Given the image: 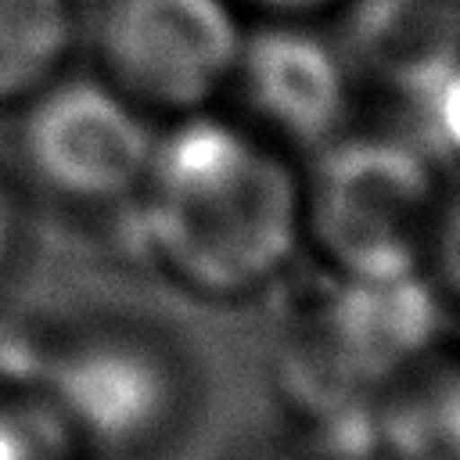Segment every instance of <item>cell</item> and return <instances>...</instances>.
I'll return each mask as SVG.
<instances>
[{
  "mask_svg": "<svg viewBox=\"0 0 460 460\" xmlns=\"http://www.w3.org/2000/svg\"><path fill=\"white\" fill-rule=\"evenodd\" d=\"M137 205L155 266L208 302L262 291L302 248V176L277 144L205 111L155 140Z\"/></svg>",
  "mask_w": 460,
  "mask_h": 460,
  "instance_id": "1",
  "label": "cell"
},
{
  "mask_svg": "<svg viewBox=\"0 0 460 460\" xmlns=\"http://www.w3.org/2000/svg\"><path fill=\"white\" fill-rule=\"evenodd\" d=\"M442 298L428 273L356 280L331 273L298 291L277 331V381L305 417H377L388 395L431 356Z\"/></svg>",
  "mask_w": 460,
  "mask_h": 460,
  "instance_id": "2",
  "label": "cell"
},
{
  "mask_svg": "<svg viewBox=\"0 0 460 460\" xmlns=\"http://www.w3.org/2000/svg\"><path fill=\"white\" fill-rule=\"evenodd\" d=\"M424 144L395 133H338L302 176V241L356 280L420 277L442 208Z\"/></svg>",
  "mask_w": 460,
  "mask_h": 460,
  "instance_id": "3",
  "label": "cell"
},
{
  "mask_svg": "<svg viewBox=\"0 0 460 460\" xmlns=\"http://www.w3.org/2000/svg\"><path fill=\"white\" fill-rule=\"evenodd\" d=\"M40 367L32 388L75 424L86 449L137 453L172 431L187 399L169 341L129 323L72 331Z\"/></svg>",
  "mask_w": 460,
  "mask_h": 460,
  "instance_id": "4",
  "label": "cell"
},
{
  "mask_svg": "<svg viewBox=\"0 0 460 460\" xmlns=\"http://www.w3.org/2000/svg\"><path fill=\"white\" fill-rule=\"evenodd\" d=\"M241 36L230 0H104L93 25L101 75L140 111L180 119L230 83Z\"/></svg>",
  "mask_w": 460,
  "mask_h": 460,
  "instance_id": "5",
  "label": "cell"
},
{
  "mask_svg": "<svg viewBox=\"0 0 460 460\" xmlns=\"http://www.w3.org/2000/svg\"><path fill=\"white\" fill-rule=\"evenodd\" d=\"M22 108V155L50 194L75 205L137 198L158 137L104 75H58Z\"/></svg>",
  "mask_w": 460,
  "mask_h": 460,
  "instance_id": "6",
  "label": "cell"
},
{
  "mask_svg": "<svg viewBox=\"0 0 460 460\" xmlns=\"http://www.w3.org/2000/svg\"><path fill=\"white\" fill-rule=\"evenodd\" d=\"M237 97L259 137L298 151H316L345 133L352 68L338 43L302 22L277 18L241 36L230 72Z\"/></svg>",
  "mask_w": 460,
  "mask_h": 460,
  "instance_id": "7",
  "label": "cell"
},
{
  "mask_svg": "<svg viewBox=\"0 0 460 460\" xmlns=\"http://www.w3.org/2000/svg\"><path fill=\"white\" fill-rule=\"evenodd\" d=\"M338 47L349 68L413 104L460 65V0H349Z\"/></svg>",
  "mask_w": 460,
  "mask_h": 460,
  "instance_id": "8",
  "label": "cell"
},
{
  "mask_svg": "<svg viewBox=\"0 0 460 460\" xmlns=\"http://www.w3.org/2000/svg\"><path fill=\"white\" fill-rule=\"evenodd\" d=\"M75 32V0H0V108H22L58 79Z\"/></svg>",
  "mask_w": 460,
  "mask_h": 460,
  "instance_id": "9",
  "label": "cell"
},
{
  "mask_svg": "<svg viewBox=\"0 0 460 460\" xmlns=\"http://www.w3.org/2000/svg\"><path fill=\"white\" fill-rule=\"evenodd\" d=\"M388 460H460V367L420 363L377 410Z\"/></svg>",
  "mask_w": 460,
  "mask_h": 460,
  "instance_id": "10",
  "label": "cell"
},
{
  "mask_svg": "<svg viewBox=\"0 0 460 460\" xmlns=\"http://www.w3.org/2000/svg\"><path fill=\"white\" fill-rule=\"evenodd\" d=\"M75 424L32 385L0 392V460H86Z\"/></svg>",
  "mask_w": 460,
  "mask_h": 460,
  "instance_id": "11",
  "label": "cell"
},
{
  "mask_svg": "<svg viewBox=\"0 0 460 460\" xmlns=\"http://www.w3.org/2000/svg\"><path fill=\"white\" fill-rule=\"evenodd\" d=\"M420 115V144L431 158H449L460 165V65L438 79L420 101H413Z\"/></svg>",
  "mask_w": 460,
  "mask_h": 460,
  "instance_id": "12",
  "label": "cell"
},
{
  "mask_svg": "<svg viewBox=\"0 0 460 460\" xmlns=\"http://www.w3.org/2000/svg\"><path fill=\"white\" fill-rule=\"evenodd\" d=\"M424 273L435 284L442 302L460 305V187L446 190V198H442Z\"/></svg>",
  "mask_w": 460,
  "mask_h": 460,
  "instance_id": "13",
  "label": "cell"
},
{
  "mask_svg": "<svg viewBox=\"0 0 460 460\" xmlns=\"http://www.w3.org/2000/svg\"><path fill=\"white\" fill-rule=\"evenodd\" d=\"M252 4H259V7H266V11H273V14H280V18H298V14L331 7V4H338V0H252Z\"/></svg>",
  "mask_w": 460,
  "mask_h": 460,
  "instance_id": "14",
  "label": "cell"
},
{
  "mask_svg": "<svg viewBox=\"0 0 460 460\" xmlns=\"http://www.w3.org/2000/svg\"><path fill=\"white\" fill-rule=\"evenodd\" d=\"M11 248H14V208H11L7 190L0 187V273L11 259Z\"/></svg>",
  "mask_w": 460,
  "mask_h": 460,
  "instance_id": "15",
  "label": "cell"
}]
</instances>
